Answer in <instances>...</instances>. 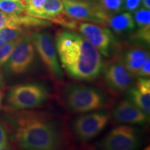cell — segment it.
<instances>
[{"label": "cell", "mask_w": 150, "mask_h": 150, "mask_svg": "<svg viewBox=\"0 0 150 150\" xmlns=\"http://www.w3.org/2000/svg\"><path fill=\"white\" fill-rule=\"evenodd\" d=\"M55 45L61 67L75 80L91 81L100 75L103 61L98 50L87 39L72 30H61Z\"/></svg>", "instance_id": "1"}, {"label": "cell", "mask_w": 150, "mask_h": 150, "mask_svg": "<svg viewBox=\"0 0 150 150\" xmlns=\"http://www.w3.org/2000/svg\"><path fill=\"white\" fill-rule=\"evenodd\" d=\"M14 127L15 139L23 150H60L63 145L59 125L42 112L17 114Z\"/></svg>", "instance_id": "2"}, {"label": "cell", "mask_w": 150, "mask_h": 150, "mask_svg": "<svg viewBox=\"0 0 150 150\" xmlns=\"http://www.w3.org/2000/svg\"><path fill=\"white\" fill-rule=\"evenodd\" d=\"M60 97L69 111L81 113L103 110L112 103V99L101 90L76 83L65 84Z\"/></svg>", "instance_id": "3"}, {"label": "cell", "mask_w": 150, "mask_h": 150, "mask_svg": "<svg viewBox=\"0 0 150 150\" xmlns=\"http://www.w3.org/2000/svg\"><path fill=\"white\" fill-rule=\"evenodd\" d=\"M50 96L44 85L38 83H22L13 86L6 95V102L15 110L34 108L47 102Z\"/></svg>", "instance_id": "4"}, {"label": "cell", "mask_w": 150, "mask_h": 150, "mask_svg": "<svg viewBox=\"0 0 150 150\" xmlns=\"http://www.w3.org/2000/svg\"><path fill=\"white\" fill-rule=\"evenodd\" d=\"M30 36L35 50H36L50 75L56 80H61L63 72L51 33L39 29L31 33Z\"/></svg>", "instance_id": "5"}, {"label": "cell", "mask_w": 150, "mask_h": 150, "mask_svg": "<svg viewBox=\"0 0 150 150\" xmlns=\"http://www.w3.org/2000/svg\"><path fill=\"white\" fill-rule=\"evenodd\" d=\"M35 50L29 35L24 34L19 38L16 47L4 65L9 76H16L27 73L33 64Z\"/></svg>", "instance_id": "6"}, {"label": "cell", "mask_w": 150, "mask_h": 150, "mask_svg": "<svg viewBox=\"0 0 150 150\" xmlns=\"http://www.w3.org/2000/svg\"><path fill=\"white\" fill-rule=\"evenodd\" d=\"M76 29L105 57H109L120 47L112 31L102 25L78 22Z\"/></svg>", "instance_id": "7"}, {"label": "cell", "mask_w": 150, "mask_h": 150, "mask_svg": "<svg viewBox=\"0 0 150 150\" xmlns=\"http://www.w3.org/2000/svg\"><path fill=\"white\" fill-rule=\"evenodd\" d=\"M110 119L108 111L94 110L79 115L72 123V130L78 139L88 141L98 136L107 126Z\"/></svg>", "instance_id": "8"}, {"label": "cell", "mask_w": 150, "mask_h": 150, "mask_svg": "<svg viewBox=\"0 0 150 150\" xmlns=\"http://www.w3.org/2000/svg\"><path fill=\"white\" fill-rule=\"evenodd\" d=\"M140 136L136 129L128 125L113 128L99 141V150H137Z\"/></svg>", "instance_id": "9"}, {"label": "cell", "mask_w": 150, "mask_h": 150, "mask_svg": "<svg viewBox=\"0 0 150 150\" xmlns=\"http://www.w3.org/2000/svg\"><path fill=\"white\" fill-rule=\"evenodd\" d=\"M101 73H102L106 86L115 93H125L135 81V76L127 70L117 57L103 64Z\"/></svg>", "instance_id": "10"}, {"label": "cell", "mask_w": 150, "mask_h": 150, "mask_svg": "<svg viewBox=\"0 0 150 150\" xmlns=\"http://www.w3.org/2000/svg\"><path fill=\"white\" fill-rule=\"evenodd\" d=\"M65 13L77 21L90 22L106 26L108 16L95 1L62 0Z\"/></svg>", "instance_id": "11"}, {"label": "cell", "mask_w": 150, "mask_h": 150, "mask_svg": "<svg viewBox=\"0 0 150 150\" xmlns=\"http://www.w3.org/2000/svg\"><path fill=\"white\" fill-rule=\"evenodd\" d=\"M112 117L118 122L127 125H142L149 121V115L128 99L122 100L115 105Z\"/></svg>", "instance_id": "12"}, {"label": "cell", "mask_w": 150, "mask_h": 150, "mask_svg": "<svg viewBox=\"0 0 150 150\" xmlns=\"http://www.w3.org/2000/svg\"><path fill=\"white\" fill-rule=\"evenodd\" d=\"M119 50L117 58L134 76L149 58V52L143 46L134 45Z\"/></svg>", "instance_id": "13"}, {"label": "cell", "mask_w": 150, "mask_h": 150, "mask_svg": "<svg viewBox=\"0 0 150 150\" xmlns=\"http://www.w3.org/2000/svg\"><path fill=\"white\" fill-rule=\"evenodd\" d=\"M127 99L147 115L150 114V79L139 77L127 91Z\"/></svg>", "instance_id": "14"}, {"label": "cell", "mask_w": 150, "mask_h": 150, "mask_svg": "<svg viewBox=\"0 0 150 150\" xmlns=\"http://www.w3.org/2000/svg\"><path fill=\"white\" fill-rule=\"evenodd\" d=\"M106 26L116 34H125L134 30L136 24L131 13L128 12L117 13L108 18Z\"/></svg>", "instance_id": "15"}, {"label": "cell", "mask_w": 150, "mask_h": 150, "mask_svg": "<svg viewBox=\"0 0 150 150\" xmlns=\"http://www.w3.org/2000/svg\"><path fill=\"white\" fill-rule=\"evenodd\" d=\"M65 14L62 0H47L42 6L39 18L55 22Z\"/></svg>", "instance_id": "16"}, {"label": "cell", "mask_w": 150, "mask_h": 150, "mask_svg": "<svg viewBox=\"0 0 150 150\" xmlns=\"http://www.w3.org/2000/svg\"><path fill=\"white\" fill-rule=\"evenodd\" d=\"M25 2L22 0H0V11L8 15L25 13Z\"/></svg>", "instance_id": "17"}, {"label": "cell", "mask_w": 150, "mask_h": 150, "mask_svg": "<svg viewBox=\"0 0 150 150\" xmlns=\"http://www.w3.org/2000/svg\"><path fill=\"white\" fill-rule=\"evenodd\" d=\"M124 1L125 0H96V2L108 16H112L123 11Z\"/></svg>", "instance_id": "18"}, {"label": "cell", "mask_w": 150, "mask_h": 150, "mask_svg": "<svg viewBox=\"0 0 150 150\" xmlns=\"http://www.w3.org/2000/svg\"><path fill=\"white\" fill-rule=\"evenodd\" d=\"M25 33L23 28L16 26H6L0 29V38L5 42L18 40Z\"/></svg>", "instance_id": "19"}, {"label": "cell", "mask_w": 150, "mask_h": 150, "mask_svg": "<svg viewBox=\"0 0 150 150\" xmlns=\"http://www.w3.org/2000/svg\"><path fill=\"white\" fill-rule=\"evenodd\" d=\"M135 24L138 29L150 26V11L144 7L135 11L133 16Z\"/></svg>", "instance_id": "20"}, {"label": "cell", "mask_w": 150, "mask_h": 150, "mask_svg": "<svg viewBox=\"0 0 150 150\" xmlns=\"http://www.w3.org/2000/svg\"><path fill=\"white\" fill-rule=\"evenodd\" d=\"M47 0H26L25 13L29 16L38 18L40 16L42 6Z\"/></svg>", "instance_id": "21"}, {"label": "cell", "mask_w": 150, "mask_h": 150, "mask_svg": "<svg viewBox=\"0 0 150 150\" xmlns=\"http://www.w3.org/2000/svg\"><path fill=\"white\" fill-rule=\"evenodd\" d=\"M19 39L5 42L2 46L0 47V67L5 65L9 57L16 47Z\"/></svg>", "instance_id": "22"}, {"label": "cell", "mask_w": 150, "mask_h": 150, "mask_svg": "<svg viewBox=\"0 0 150 150\" xmlns=\"http://www.w3.org/2000/svg\"><path fill=\"white\" fill-rule=\"evenodd\" d=\"M134 39L149 45L150 42V26L138 29V31L134 35Z\"/></svg>", "instance_id": "23"}, {"label": "cell", "mask_w": 150, "mask_h": 150, "mask_svg": "<svg viewBox=\"0 0 150 150\" xmlns=\"http://www.w3.org/2000/svg\"><path fill=\"white\" fill-rule=\"evenodd\" d=\"M142 0H125L123 4V11L128 13H134L140 8Z\"/></svg>", "instance_id": "24"}, {"label": "cell", "mask_w": 150, "mask_h": 150, "mask_svg": "<svg viewBox=\"0 0 150 150\" xmlns=\"http://www.w3.org/2000/svg\"><path fill=\"white\" fill-rule=\"evenodd\" d=\"M150 75V59L149 58L147 61L145 62L141 68L140 69L136 76L138 77H147Z\"/></svg>", "instance_id": "25"}, {"label": "cell", "mask_w": 150, "mask_h": 150, "mask_svg": "<svg viewBox=\"0 0 150 150\" xmlns=\"http://www.w3.org/2000/svg\"><path fill=\"white\" fill-rule=\"evenodd\" d=\"M8 144V134L2 124L0 123V147Z\"/></svg>", "instance_id": "26"}, {"label": "cell", "mask_w": 150, "mask_h": 150, "mask_svg": "<svg viewBox=\"0 0 150 150\" xmlns=\"http://www.w3.org/2000/svg\"><path fill=\"white\" fill-rule=\"evenodd\" d=\"M10 15L0 11V29L4 27H6V26H8L9 22H10Z\"/></svg>", "instance_id": "27"}, {"label": "cell", "mask_w": 150, "mask_h": 150, "mask_svg": "<svg viewBox=\"0 0 150 150\" xmlns=\"http://www.w3.org/2000/svg\"><path fill=\"white\" fill-rule=\"evenodd\" d=\"M4 85V74L0 67V89Z\"/></svg>", "instance_id": "28"}, {"label": "cell", "mask_w": 150, "mask_h": 150, "mask_svg": "<svg viewBox=\"0 0 150 150\" xmlns=\"http://www.w3.org/2000/svg\"><path fill=\"white\" fill-rule=\"evenodd\" d=\"M142 3L144 8L150 9V0H142Z\"/></svg>", "instance_id": "29"}, {"label": "cell", "mask_w": 150, "mask_h": 150, "mask_svg": "<svg viewBox=\"0 0 150 150\" xmlns=\"http://www.w3.org/2000/svg\"><path fill=\"white\" fill-rule=\"evenodd\" d=\"M0 150H12L10 146H9L8 144L4 146H2V147H0Z\"/></svg>", "instance_id": "30"}, {"label": "cell", "mask_w": 150, "mask_h": 150, "mask_svg": "<svg viewBox=\"0 0 150 150\" xmlns=\"http://www.w3.org/2000/svg\"><path fill=\"white\" fill-rule=\"evenodd\" d=\"M3 97H4V94L2 92L0 91V109H1V106H2V102H3Z\"/></svg>", "instance_id": "31"}, {"label": "cell", "mask_w": 150, "mask_h": 150, "mask_svg": "<svg viewBox=\"0 0 150 150\" xmlns=\"http://www.w3.org/2000/svg\"><path fill=\"white\" fill-rule=\"evenodd\" d=\"M69 1H95L96 2V0H69Z\"/></svg>", "instance_id": "32"}, {"label": "cell", "mask_w": 150, "mask_h": 150, "mask_svg": "<svg viewBox=\"0 0 150 150\" xmlns=\"http://www.w3.org/2000/svg\"><path fill=\"white\" fill-rule=\"evenodd\" d=\"M4 43H5L4 41L3 40H1V38H0V47H1V46H2L4 44Z\"/></svg>", "instance_id": "33"}, {"label": "cell", "mask_w": 150, "mask_h": 150, "mask_svg": "<svg viewBox=\"0 0 150 150\" xmlns=\"http://www.w3.org/2000/svg\"><path fill=\"white\" fill-rule=\"evenodd\" d=\"M143 150H150V147L149 146H148V147H146L145 149H144Z\"/></svg>", "instance_id": "34"}, {"label": "cell", "mask_w": 150, "mask_h": 150, "mask_svg": "<svg viewBox=\"0 0 150 150\" xmlns=\"http://www.w3.org/2000/svg\"><path fill=\"white\" fill-rule=\"evenodd\" d=\"M22 1H26V0H22Z\"/></svg>", "instance_id": "35"}]
</instances>
